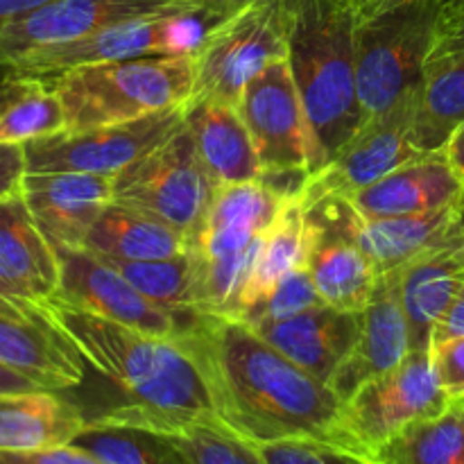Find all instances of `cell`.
<instances>
[{
    "instance_id": "cell-16",
    "label": "cell",
    "mask_w": 464,
    "mask_h": 464,
    "mask_svg": "<svg viewBox=\"0 0 464 464\" xmlns=\"http://www.w3.org/2000/svg\"><path fill=\"white\" fill-rule=\"evenodd\" d=\"M464 122V0H444L417 89L415 140L440 152Z\"/></svg>"
},
{
    "instance_id": "cell-1",
    "label": "cell",
    "mask_w": 464,
    "mask_h": 464,
    "mask_svg": "<svg viewBox=\"0 0 464 464\" xmlns=\"http://www.w3.org/2000/svg\"><path fill=\"white\" fill-rule=\"evenodd\" d=\"M175 340L202 370L220 421L240 438L254 444L317 440L340 447L343 399L247 322L193 313Z\"/></svg>"
},
{
    "instance_id": "cell-20",
    "label": "cell",
    "mask_w": 464,
    "mask_h": 464,
    "mask_svg": "<svg viewBox=\"0 0 464 464\" xmlns=\"http://www.w3.org/2000/svg\"><path fill=\"white\" fill-rule=\"evenodd\" d=\"M344 202L365 218L426 216L464 202V179L444 152H424Z\"/></svg>"
},
{
    "instance_id": "cell-34",
    "label": "cell",
    "mask_w": 464,
    "mask_h": 464,
    "mask_svg": "<svg viewBox=\"0 0 464 464\" xmlns=\"http://www.w3.org/2000/svg\"><path fill=\"white\" fill-rule=\"evenodd\" d=\"M190 464H266L258 444L225 424H195L172 435Z\"/></svg>"
},
{
    "instance_id": "cell-11",
    "label": "cell",
    "mask_w": 464,
    "mask_h": 464,
    "mask_svg": "<svg viewBox=\"0 0 464 464\" xmlns=\"http://www.w3.org/2000/svg\"><path fill=\"white\" fill-rule=\"evenodd\" d=\"M238 111L252 134L263 179L311 175V131L288 57L272 62L245 86Z\"/></svg>"
},
{
    "instance_id": "cell-36",
    "label": "cell",
    "mask_w": 464,
    "mask_h": 464,
    "mask_svg": "<svg viewBox=\"0 0 464 464\" xmlns=\"http://www.w3.org/2000/svg\"><path fill=\"white\" fill-rule=\"evenodd\" d=\"M266 464H367L362 458L317 440H281L258 444Z\"/></svg>"
},
{
    "instance_id": "cell-13",
    "label": "cell",
    "mask_w": 464,
    "mask_h": 464,
    "mask_svg": "<svg viewBox=\"0 0 464 464\" xmlns=\"http://www.w3.org/2000/svg\"><path fill=\"white\" fill-rule=\"evenodd\" d=\"M54 247V245H53ZM62 281L54 299L111 320L116 324L175 340L193 313L170 311L134 288L116 267L86 247H54Z\"/></svg>"
},
{
    "instance_id": "cell-42",
    "label": "cell",
    "mask_w": 464,
    "mask_h": 464,
    "mask_svg": "<svg viewBox=\"0 0 464 464\" xmlns=\"http://www.w3.org/2000/svg\"><path fill=\"white\" fill-rule=\"evenodd\" d=\"M48 3H53V0H0V27L27 16L30 12H34V9L44 7Z\"/></svg>"
},
{
    "instance_id": "cell-30",
    "label": "cell",
    "mask_w": 464,
    "mask_h": 464,
    "mask_svg": "<svg viewBox=\"0 0 464 464\" xmlns=\"http://www.w3.org/2000/svg\"><path fill=\"white\" fill-rule=\"evenodd\" d=\"M306 254V208L299 193L285 198L275 222L263 236L252 272L240 290L234 317H243L252 306L275 290V285L304 263Z\"/></svg>"
},
{
    "instance_id": "cell-32",
    "label": "cell",
    "mask_w": 464,
    "mask_h": 464,
    "mask_svg": "<svg viewBox=\"0 0 464 464\" xmlns=\"http://www.w3.org/2000/svg\"><path fill=\"white\" fill-rule=\"evenodd\" d=\"M71 444L104 464H190L172 435L130 426H84Z\"/></svg>"
},
{
    "instance_id": "cell-8",
    "label": "cell",
    "mask_w": 464,
    "mask_h": 464,
    "mask_svg": "<svg viewBox=\"0 0 464 464\" xmlns=\"http://www.w3.org/2000/svg\"><path fill=\"white\" fill-rule=\"evenodd\" d=\"M213 179L184 122L113 181V202L148 213L193 240L211 199Z\"/></svg>"
},
{
    "instance_id": "cell-41",
    "label": "cell",
    "mask_w": 464,
    "mask_h": 464,
    "mask_svg": "<svg viewBox=\"0 0 464 464\" xmlns=\"http://www.w3.org/2000/svg\"><path fill=\"white\" fill-rule=\"evenodd\" d=\"M177 3L186 9H193V12L207 14L213 21H220V18L229 16L252 0H177Z\"/></svg>"
},
{
    "instance_id": "cell-39",
    "label": "cell",
    "mask_w": 464,
    "mask_h": 464,
    "mask_svg": "<svg viewBox=\"0 0 464 464\" xmlns=\"http://www.w3.org/2000/svg\"><path fill=\"white\" fill-rule=\"evenodd\" d=\"M27 175L25 145L0 140V199L18 193Z\"/></svg>"
},
{
    "instance_id": "cell-37",
    "label": "cell",
    "mask_w": 464,
    "mask_h": 464,
    "mask_svg": "<svg viewBox=\"0 0 464 464\" xmlns=\"http://www.w3.org/2000/svg\"><path fill=\"white\" fill-rule=\"evenodd\" d=\"M430 358L449 399L464 401V335L433 344Z\"/></svg>"
},
{
    "instance_id": "cell-27",
    "label": "cell",
    "mask_w": 464,
    "mask_h": 464,
    "mask_svg": "<svg viewBox=\"0 0 464 464\" xmlns=\"http://www.w3.org/2000/svg\"><path fill=\"white\" fill-rule=\"evenodd\" d=\"M86 420L66 392L0 394V451H36L71 444Z\"/></svg>"
},
{
    "instance_id": "cell-26",
    "label": "cell",
    "mask_w": 464,
    "mask_h": 464,
    "mask_svg": "<svg viewBox=\"0 0 464 464\" xmlns=\"http://www.w3.org/2000/svg\"><path fill=\"white\" fill-rule=\"evenodd\" d=\"M186 127L213 184L263 179L252 134L238 107L213 100H190L186 104Z\"/></svg>"
},
{
    "instance_id": "cell-12",
    "label": "cell",
    "mask_w": 464,
    "mask_h": 464,
    "mask_svg": "<svg viewBox=\"0 0 464 464\" xmlns=\"http://www.w3.org/2000/svg\"><path fill=\"white\" fill-rule=\"evenodd\" d=\"M186 107L168 109L121 125L45 136L25 143L27 172H84L118 177L184 122Z\"/></svg>"
},
{
    "instance_id": "cell-31",
    "label": "cell",
    "mask_w": 464,
    "mask_h": 464,
    "mask_svg": "<svg viewBox=\"0 0 464 464\" xmlns=\"http://www.w3.org/2000/svg\"><path fill=\"white\" fill-rule=\"evenodd\" d=\"M376 464H464V401L415 421L379 449Z\"/></svg>"
},
{
    "instance_id": "cell-17",
    "label": "cell",
    "mask_w": 464,
    "mask_h": 464,
    "mask_svg": "<svg viewBox=\"0 0 464 464\" xmlns=\"http://www.w3.org/2000/svg\"><path fill=\"white\" fill-rule=\"evenodd\" d=\"M397 272L381 275L370 304L361 311V334L356 344L331 379L329 385L343 403L361 385L401 365L412 352Z\"/></svg>"
},
{
    "instance_id": "cell-44",
    "label": "cell",
    "mask_w": 464,
    "mask_h": 464,
    "mask_svg": "<svg viewBox=\"0 0 464 464\" xmlns=\"http://www.w3.org/2000/svg\"><path fill=\"white\" fill-rule=\"evenodd\" d=\"M444 157L449 159V163L453 166V170L464 179V122L460 127H456L451 136H449L447 145L442 148Z\"/></svg>"
},
{
    "instance_id": "cell-40",
    "label": "cell",
    "mask_w": 464,
    "mask_h": 464,
    "mask_svg": "<svg viewBox=\"0 0 464 464\" xmlns=\"http://www.w3.org/2000/svg\"><path fill=\"white\" fill-rule=\"evenodd\" d=\"M460 335H464V288L456 297V302L451 304V308L444 313L442 320L438 322V326H435L433 343H430V347L438 343H442V340L460 338Z\"/></svg>"
},
{
    "instance_id": "cell-33",
    "label": "cell",
    "mask_w": 464,
    "mask_h": 464,
    "mask_svg": "<svg viewBox=\"0 0 464 464\" xmlns=\"http://www.w3.org/2000/svg\"><path fill=\"white\" fill-rule=\"evenodd\" d=\"M102 258L152 302L161 304L170 311L199 313L193 261L188 254L172 258H150V261Z\"/></svg>"
},
{
    "instance_id": "cell-6",
    "label": "cell",
    "mask_w": 464,
    "mask_h": 464,
    "mask_svg": "<svg viewBox=\"0 0 464 464\" xmlns=\"http://www.w3.org/2000/svg\"><path fill=\"white\" fill-rule=\"evenodd\" d=\"M288 57L279 0H252L213 23L193 50L195 84L190 100L238 107L243 91L276 59Z\"/></svg>"
},
{
    "instance_id": "cell-25",
    "label": "cell",
    "mask_w": 464,
    "mask_h": 464,
    "mask_svg": "<svg viewBox=\"0 0 464 464\" xmlns=\"http://www.w3.org/2000/svg\"><path fill=\"white\" fill-rule=\"evenodd\" d=\"M313 285L329 306L361 313L370 304L381 275L356 243L306 218V254Z\"/></svg>"
},
{
    "instance_id": "cell-46",
    "label": "cell",
    "mask_w": 464,
    "mask_h": 464,
    "mask_svg": "<svg viewBox=\"0 0 464 464\" xmlns=\"http://www.w3.org/2000/svg\"><path fill=\"white\" fill-rule=\"evenodd\" d=\"M401 3H408V0H353V7H356L358 21H361V18H370L374 14L383 12V9H390Z\"/></svg>"
},
{
    "instance_id": "cell-21",
    "label": "cell",
    "mask_w": 464,
    "mask_h": 464,
    "mask_svg": "<svg viewBox=\"0 0 464 464\" xmlns=\"http://www.w3.org/2000/svg\"><path fill=\"white\" fill-rule=\"evenodd\" d=\"M252 326V324H249ZM267 343L315 379L331 383L361 334V313L317 304L288 320L254 324Z\"/></svg>"
},
{
    "instance_id": "cell-45",
    "label": "cell",
    "mask_w": 464,
    "mask_h": 464,
    "mask_svg": "<svg viewBox=\"0 0 464 464\" xmlns=\"http://www.w3.org/2000/svg\"><path fill=\"white\" fill-rule=\"evenodd\" d=\"M32 390H44L39 388L36 383H32L30 379H25L18 372L9 370L0 362V394H9V392H32Z\"/></svg>"
},
{
    "instance_id": "cell-3",
    "label": "cell",
    "mask_w": 464,
    "mask_h": 464,
    "mask_svg": "<svg viewBox=\"0 0 464 464\" xmlns=\"http://www.w3.org/2000/svg\"><path fill=\"white\" fill-rule=\"evenodd\" d=\"M288 63L311 131V175L365 122L356 93L353 0H279Z\"/></svg>"
},
{
    "instance_id": "cell-47",
    "label": "cell",
    "mask_w": 464,
    "mask_h": 464,
    "mask_svg": "<svg viewBox=\"0 0 464 464\" xmlns=\"http://www.w3.org/2000/svg\"><path fill=\"white\" fill-rule=\"evenodd\" d=\"M367 464H376V462H370V460H367Z\"/></svg>"
},
{
    "instance_id": "cell-19",
    "label": "cell",
    "mask_w": 464,
    "mask_h": 464,
    "mask_svg": "<svg viewBox=\"0 0 464 464\" xmlns=\"http://www.w3.org/2000/svg\"><path fill=\"white\" fill-rule=\"evenodd\" d=\"M62 267L23 193L0 199V290L16 302L44 308L57 297Z\"/></svg>"
},
{
    "instance_id": "cell-14",
    "label": "cell",
    "mask_w": 464,
    "mask_h": 464,
    "mask_svg": "<svg viewBox=\"0 0 464 464\" xmlns=\"http://www.w3.org/2000/svg\"><path fill=\"white\" fill-rule=\"evenodd\" d=\"M306 218L347 236L379 275L401 270L412 258L464 234V202L426 216L365 218L344 199H326L306 208Z\"/></svg>"
},
{
    "instance_id": "cell-7",
    "label": "cell",
    "mask_w": 464,
    "mask_h": 464,
    "mask_svg": "<svg viewBox=\"0 0 464 464\" xmlns=\"http://www.w3.org/2000/svg\"><path fill=\"white\" fill-rule=\"evenodd\" d=\"M430 352H411L388 374L361 385L340 415V447L370 460L406 426L440 415L451 406Z\"/></svg>"
},
{
    "instance_id": "cell-10",
    "label": "cell",
    "mask_w": 464,
    "mask_h": 464,
    "mask_svg": "<svg viewBox=\"0 0 464 464\" xmlns=\"http://www.w3.org/2000/svg\"><path fill=\"white\" fill-rule=\"evenodd\" d=\"M415 118L417 89L383 113L362 122L361 130L331 157L329 163L306 177L299 190L304 208L326 199L352 198L424 154L417 148Z\"/></svg>"
},
{
    "instance_id": "cell-24",
    "label": "cell",
    "mask_w": 464,
    "mask_h": 464,
    "mask_svg": "<svg viewBox=\"0 0 464 464\" xmlns=\"http://www.w3.org/2000/svg\"><path fill=\"white\" fill-rule=\"evenodd\" d=\"M0 362L54 392L84 385L86 362L75 344L48 320H18L0 313Z\"/></svg>"
},
{
    "instance_id": "cell-18",
    "label": "cell",
    "mask_w": 464,
    "mask_h": 464,
    "mask_svg": "<svg viewBox=\"0 0 464 464\" xmlns=\"http://www.w3.org/2000/svg\"><path fill=\"white\" fill-rule=\"evenodd\" d=\"M113 181L84 172H27L21 193L54 247H84L100 213L113 202Z\"/></svg>"
},
{
    "instance_id": "cell-35",
    "label": "cell",
    "mask_w": 464,
    "mask_h": 464,
    "mask_svg": "<svg viewBox=\"0 0 464 464\" xmlns=\"http://www.w3.org/2000/svg\"><path fill=\"white\" fill-rule=\"evenodd\" d=\"M317 304H322V299L317 295L315 285H313L306 263H302L295 270H290L266 299H261L256 306L249 308L238 320L247 322L252 326L263 324V322L288 320V317L297 315V313L306 311L311 306H317Z\"/></svg>"
},
{
    "instance_id": "cell-2",
    "label": "cell",
    "mask_w": 464,
    "mask_h": 464,
    "mask_svg": "<svg viewBox=\"0 0 464 464\" xmlns=\"http://www.w3.org/2000/svg\"><path fill=\"white\" fill-rule=\"evenodd\" d=\"M44 311L109 383L107 392L77 403L86 426L177 435L195 424H222L202 370L177 340L116 324L62 299H50Z\"/></svg>"
},
{
    "instance_id": "cell-43",
    "label": "cell",
    "mask_w": 464,
    "mask_h": 464,
    "mask_svg": "<svg viewBox=\"0 0 464 464\" xmlns=\"http://www.w3.org/2000/svg\"><path fill=\"white\" fill-rule=\"evenodd\" d=\"M0 313L9 317H18V320H41V317H45V311L41 306L16 302V299L7 297L3 290H0Z\"/></svg>"
},
{
    "instance_id": "cell-22",
    "label": "cell",
    "mask_w": 464,
    "mask_h": 464,
    "mask_svg": "<svg viewBox=\"0 0 464 464\" xmlns=\"http://www.w3.org/2000/svg\"><path fill=\"white\" fill-rule=\"evenodd\" d=\"M285 198L290 195L266 179L216 186L202 225L190 240V252L222 256L247 249L275 222Z\"/></svg>"
},
{
    "instance_id": "cell-28",
    "label": "cell",
    "mask_w": 464,
    "mask_h": 464,
    "mask_svg": "<svg viewBox=\"0 0 464 464\" xmlns=\"http://www.w3.org/2000/svg\"><path fill=\"white\" fill-rule=\"evenodd\" d=\"M84 247L98 256L150 261L188 254L190 238L148 213L111 202L95 220Z\"/></svg>"
},
{
    "instance_id": "cell-9",
    "label": "cell",
    "mask_w": 464,
    "mask_h": 464,
    "mask_svg": "<svg viewBox=\"0 0 464 464\" xmlns=\"http://www.w3.org/2000/svg\"><path fill=\"white\" fill-rule=\"evenodd\" d=\"M213 23L218 21L202 12H170L136 18L68 44L34 50L9 63L5 71L54 77L72 68L95 66V63L127 62V59L157 57V54H190Z\"/></svg>"
},
{
    "instance_id": "cell-38",
    "label": "cell",
    "mask_w": 464,
    "mask_h": 464,
    "mask_svg": "<svg viewBox=\"0 0 464 464\" xmlns=\"http://www.w3.org/2000/svg\"><path fill=\"white\" fill-rule=\"evenodd\" d=\"M0 464H104L75 444L36 451H0Z\"/></svg>"
},
{
    "instance_id": "cell-5",
    "label": "cell",
    "mask_w": 464,
    "mask_h": 464,
    "mask_svg": "<svg viewBox=\"0 0 464 464\" xmlns=\"http://www.w3.org/2000/svg\"><path fill=\"white\" fill-rule=\"evenodd\" d=\"M444 0H408L358 21L356 93L365 121L420 89Z\"/></svg>"
},
{
    "instance_id": "cell-23",
    "label": "cell",
    "mask_w": 464,
    "mask_h": 464,
    "mask_svg": "<svg viewBox=\"0 0 464 464\" xmlns=\"http://www.w3.org/2000/svg\"><path fill=\"white\" fill-rule=\"evenodd\" d=\"M397 275L412 352H430L435 326L464 288V234L412 258Z\"/></svg>"
},
{
    "instance_id": "cell-15",
    "label": "cell",
    "mask_w": 464,
    "mask_h": 464,
    "mask_svg": "<svg viewBox=\"0 0 464 464\" xmlns=\"http://www.w3.org/2000/svg\"><path fill=\"white\" fill-rule=\"evenodd\" d=\"M193 12L177 0H53L18 21L0 27V68L34 50L68 44L136 18Z\"/></svg>"
},
{
    "instance_id": "cell-4",
    "label": "cell",
    "mask_w": 464,
    "mask_h": 464,
    "mask_svg": "<svg viewBox=\"0 0 464 464\" xmlns=\"http://www.w3.org/2000/svg\"><path fill=\"white\" fill-rule=\"evenodd\" d=\"M48 80L62 98L66 130L121 125L186 107L193 98V53L95 63Z\"/></svg>"
},
{
    "instance_id": "cell-29",
    "label": "cell",
    "mask_w": 464,
    "mask_h": 464,
    "mask_svg": "<svg viewBox=\"0 0 464 464\" xmlns=\"http://www.w3.org/2000/svg\"><path fill=\"white\" fill-rule=\"evenodd\" d=\"M66 130L62 98L48 77L5 71L0 80V140L25 145Z\"/></svg>"
}]
</instances>
